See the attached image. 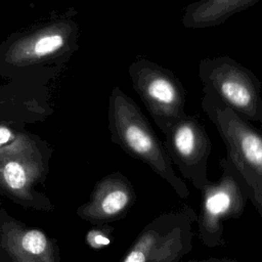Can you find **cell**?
<instances>
[{"label":"cell","instance_id":"8fae6325","mask_svg":"<svg viewBox=\"0 0 262 262\" xmlns=\"http://www.w3.org/2000/svg\"><path fill=\"white\" fill-rule=\"evenodd\" d=\"M69 28L55 24L20 38L7 51V60L13 64H28L59 51L68 40Z\"/></svg>","mask_w":262,"mask_h":262},{"label":"cell","instance_id":"7c38bea8","mask_svg":"<svg viewBox=\"0 0 262 262\" xmlns=\"http://www.w3.org/2000/svg\"><path fill=\"white\" fill-rule=\"evenodd\" d=\"M259 0H199L183 9L182 25L186 29H205L218 26L233 14L242 12Z\"/></svg>","mask_w":262,"mask_h":262},{"label":"cell","instance_id":"2e32d148","mask_svg":"<svg viewBox=\"0 0 262 262\" xmlns=\"http://www.w3.org/2000/svg\"><path fill=\"white\" fill-rule=\"evenodd\" d=\"M0 262H2V261H1V260H0Z\"/></svg>","mask_w":262,"mask_h":262},{"label":"cell","instance_id":"52a82bcc","mask_svg":"<svg viewBox=\"0 0 262 262\" xmlns=\"http://www.w3.org/2000/svg\"><path fill=\"white\" fill-rule=\"evenodd\" d=\"M128 73L133 89L163 133L187 115L186 90L171 70L139 55L129 66Z\"/></svg>","mask_w":262,"mask_h":262},{"label":"cell","instance_id":"4fadbf2b","mask_svg":"<svg viewBox=\"0 0 262 262\" xmlns=\"http://www.w3.org/2000/svg\"><path fill=\"white\" fill-rule=\"evenodd\" d=\"M114 228L108 224L94 225L85 236L87 245L94 250H99L110 246L113 242V232Z\"/></svg>","mask_w":262,"mask_h":262},{"label":"cell","instance_id":"6da1fadb","mask_svg":"<svg viewBox=\"0 0 262 262\" xmlns=\"http://www.w3.org/2000/svg\"><path fill=\"white\" fill-rule=\"evenodd\" d=\"M108 121L112 140L126 154L151 168L181 199L189 195L185 182L177 176L163 142L159 139L134 100L115 87L110 96Z\"/></svg>","mask_w":262,"mask_h":262},{"label":"cell","instance_id":"8992f818","mask_svg":"<svg viewBox=\"0 0 262 262\" xmlns=\"http://www.w3.org/2000/svg\"><path fill=\"white\" fill-rule=\"evenodd\" d=\"M219 166L222 169L220 179L210 181L201 189L202 205L196 219L199 238L209 248L226 245L223 222L242 216L249 201L244 180L226 157L220 159Z\"/></svg>","mask_w":262,"mask_h":262},{"label":"cell","instance_id":"7a4b0ae2","mask_svg":"<svg viewBox=\"0 0 262 262\" xmlns=\"http://www.w3.org/2000/svg\"><path fill=\"white\" fill-rule=\"evenodd\" d=\"M202 108L216 126L226 150V158L244 180L249 200L262 217V128L221 104L204 92Z\"/></svg>","mask_w":262,"mask_h":262},{"label":"cell","instance_id":"5b68a950","mask_svg":"<svg viewBox=\"0 0 262 262\" xmlns=\"http://www.w3.org/2000/svg\"><path fill=\"white\" fill-rule=\"evenodd\" d=\"M45 164L36 143L25 134L0 148V190L14 203L38 211L53 209L50 199L36 189L45 174Z\"/></svg>","mask_w":262,"mask_h":262},{"label":"cell","instance_id":"9a60e30c","mask_svg":"<svg viewBox=\"0 0 262 262\" xmlns=\"http://www.w3.org/2000/svg\"><path fill=\"white\" fill-rule=\"evenodd\" d=\"M187 262H236V261H229V260H216V259H210V260H202V261H196V260H190Z\"/></svg>","mask_w":262,"mask_h":262},{"label":"cell","instance_id":"9c48e42d","mask_svg":"<svg viewBox=\"0 0 262 262\" xmlns=\"http://www.w3.org/2000/svg\"><path fill=\"white\" fill-rule=\"evenodd\" d=\"M0 260L60 262V254L56 239L41 228L28 226L0 209Z\"/></svg>","mask_w":262,"mask_h":262},{"label":"cell","instance_id":"30bf717a","mask_svg":"<svg viewBox=\"0 0 262 262\" xmlns=\"http://www.w3.org/2000/svg\"><path fill=\"white\" fill-rule=\"evenodd\" d=\"M135 201L136 192L130 180L122 173L115 172L96 182L89 200L76 213L94 225L110 224L123 219Z\"/></svg>","mask_w":262,"mask_h":262},{"label":"cell","instance_id":"5bb4252c","mask_svg":"<svg viewBox=\"0 0 262 262\" xmlns=\"http://www.w3.org/2000/svg\"><path fill=\"white\" fill-rule=\"evenodd\" d=\"M17 136V133H14L9 127L0 125V148L5 147L11 143Z\"/></svg>","mask_w":262,"mask_h":262},{"label":"cell","instance_id":"ba28073f","mask_svg":"<svg viewBox=\"0 0 262 262\" xmlns=\"http://www.w3.org/2000/svg\"><path fill=\"white\" fill-rule=\"evenodd\" d=\"M164 147L181 175L201 190L210 182L208 160L211 140L199 116L186 115L172 123L164 132Z\"/></svg>","mask_w":262,"mask_h":262},{"label":"cell","instance_id":"277c9868","mask_svg":"<svg viewBox=\"0 0 262 262\" xmlns=\"http://www.w3.org/2000/svg\"><path fill=\"white\" fill-rule=\"evenodd\" d=\"M199 77L204 85L203 92L262 127V85L250 69L227 55H219L200 61Z\"/></svg>","mask_w":262,"mask_h":262},{"label":"cell","instance_id":"3957f363","mask_svg":"<svg viewBox=\"0 0 262 262\" xmlns=\"http://www.w3.org/2000/svg\"><path fill=\"white\" fill-rule=\"evenodd\" d=\"M196 219L185 204L160 214L141 229L121 262H181L192 250Z\"/></svg>","mask_w":262,"mask_h":262}]
</instances>
